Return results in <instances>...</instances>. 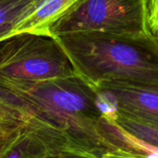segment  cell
<instances>
[{
	"label": "cell",
	"instance_id": "9a60e30c",
	"mask_svg": "<svg viewBox=\"0 0 158 158\" xmlns=\"http://www.w3.org/2000/svg\"><path fill=\"white\" fill-rule=\"evenodd\" d=\"M156 39H157V41H158V34L157 35H156Z\"/></svg>",
	"mask_w": 158,
	"mask_h": 158
},
{
	"label": "cell",
	"instance_id": "277c9868",
	"mask_svg": "<svg viewBox=\"0 0 158 158\" xmlns=\"http://www.w3.org/2000/svg\"><path fill=\"white\" fill-rule=\"evenodd\" d=\"M76 75L72 64L52 37L20 33L0 46V78L19 81H44Z\"/></svg>",
	"mask_w": 158,
	"mask_h": 158
},
{
	"label": "cell",
	"instance_id": "7c38bea8",
	"mask_svg": "<svg viewBox=\"0 0 158 158\" xmlns=\"http://www.w3.org/2000/svg\"><path fill=\"white\" fill-rule=\"evenodd\" d=\"M45 158H101L93 153L82 150H68L48 155Z\"/></svg>",
	"mask_w": 158,
	"mask_h": 158
},
{
	"label": "cell",
	"instance_id": "9c48e42d",
	"mask_svg": "<svg viewBox=\"0 0 158 158\" xmlns=\"http://www.w3.org/2000/svg\"><path fill=\"white\" fill-rule=\"evenodd\" d=\"M41 0H0V44L12 37L18 24L30 15Z\"/></svg>",
	"mask_w": 158,
	"mask_h": 158
},
{
	"label": "cell",
	"instance_id": "8992f818",
	"mask_svg": "<svg viewBox=\"0 0 158 158\" xmlns=\"http://www.w3.org/2000/svg\"><path fill=\"white\" fill-rule=\"evenodd\" d=\"M53 153L46 141L24 125L0 131V158H45Z\"/></svg>",
	"mask_w": 158,
	"mask_h": 158
},
{
	"label": "cell",
	"instance_id": "52a82bcc",
	"mask_svg": "<svg viewBox=\"0 0 158 158\" xmlns=\"http://www.w3.org/2000/svg\"><path fill=\"white\" fill-rule=\"evenodd\" d=\"M78 1L79 0H41L35 9L18 24L12 36L20 33L49 36L50 27Z\"/></svg>",
	"mask_w": 158,
	"mask_h": 158
},
{
	"label": "cell",
	"instance_id": "ba28073f",
	"mask_svg": "<svg viewBox=\"0 0 158 158\" xmlns=\"http://www.w3.org/2000/svg\"><path fill=\"white\" fill-rule=\"evenodd\" d=\"M98 130L101 137L111 148H118L138 153L146 158H158V147L137 140L120 129L114 121L103 117Z\"/></svg>",
	"mask_w": 158,
	"mask_h": 158
},
{
	"label": "cell",
	"instance_id": "7a4b0ae2",
	"mask_svg": "<svg viewBox=\"0 0 158 158\" xmlns=\"http://www.w3.org/2000/svg\"><path fill=\"white\" fill-rule=\"evenodd\" d=\"M52 38L67 54L75 73L94 87L106 82L158 87V41L152 33L79 31Z\"/></svg>",
	"mask_w": 158,
	"mask_h": 158
},
{
	"label": "cell",
	"instance_id": "4fadbf2b",
	"mask_svg": "<svg viewBox=\"0 0 158 158\" xmlns=\"http://www.w3.org/2000/svg\"><path fill=\"white\" fill-rule=\"evenodd\" d=\"M101 158H146L143 156L128 151V150H123V149H118V148H111L109 151L106 153L103 154Z\"/></svg>",
	"mask_w": 158,
	"mask_h": 158
},
{
	"label": "cell",
	"instance_id": "5b68a950",
	"mask_svg": "<svg viewBox=\"0 0 158 158\" xmlns=\"http://www.w3.org/2000/svg\"><path fill=\"white\" fill-rule=\"evenodd\" d=\"M95 89L113 106L117 116L158 125V87L106 82Z\"/></svg>",
	"mask_w": 158,
	"mask_h": 158
},
{
	"label": "cell",
	"instance_id": "5bb4252c",
	"mask_svg": "<svg viewBox=\"0 0 158 158\" xmlns=\"http://www.w3.org/2000/svg\"><path fill=\"white\" fill-rule=\"evenodd\" d=\"M9 127H12V125H10L8 123V121L6 120L3 111L1 110L0 108V130H5V129H7Z\"/></svg>",
	"mask_w": 158,
	"mask_h": 158
},
{
	"label": "cell",
	"instance_id": "8fae6325",
	"mask_svg": "<svg viewBox=\"0 0 158 158\" xmlns=\"http://www.w3.org/2000/svg\"><path fill=\"white\" fill-rule=\"evenodd\" d=\"M148 24L153 35L158 34V0H147Z\"/></svg>",
	"mask_w": 158,
	"mask_h": 158
},
{
	"label": "cell",
	"instance_id": "6da1fadb",
	"mask_svg": "<svg viewBox=\"0 0 158 158\" xmlns=\"http://www.w3.org/2000/svg\"><path fill=\"white\" fill-rule=\"evenodd\" d=\"M0 108L10 125L28 127L56 153L82 150L101 157L110 150L98 130L99 94L77 74L44 81L0 78Z\"/></svg>",
	"mask_w": 158,
	"mask_h": 158
},
{
	"label": "cell",
	"instance_id": "2e32d148",
	"mask_svg": "<svg viewBox=\"0 0 158 158\" xmlns=\"http://www.w3.org/2000/svg\"><path fill=\"white\" fill-rule=\"evenodd\" d=\"M3 131V130H0V131Z\"/></svg>",
	"mask_w": 158,
	"mask_h": 158
},
{
	"label": "cell",
	"instance_id": "30bf717a",
	"mask_svg": "<svg viewBox=\"0 0 158 158\" xmlns=\"http://www.w3.org/2000/svg\"><path fill=\"white\" fill-rule=\"evenodd\" d=\"M112 121L137 140L158 147V125L138 122L119 116H117Z\"/></svg>",
	"mask_w": 158,
	"mask_h": 158
},
{
	"label": "cell",
	"instance_id": "3957f363",
	"mask_svg": "<svg viewBox=\"0 0 158 158\" xmlns=\"http://www.w3.org/2000/svg\"><path fill=\"white\" fill-rule=\"evenodd\" d=\"M79 31L133 36L152 33L147 0H79L50 27L49 36Z\"/></svg>",
	"mask_w": 158,
	"mask_h": 158
}]
</instances>
